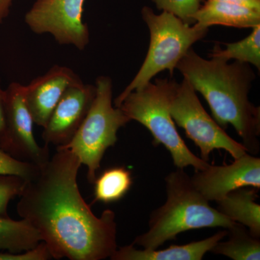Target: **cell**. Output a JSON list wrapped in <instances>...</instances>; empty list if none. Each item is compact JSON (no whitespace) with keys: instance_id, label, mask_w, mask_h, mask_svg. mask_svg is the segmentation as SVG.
Here are the masks:
<instances>
[{"instance_id":"cell-1","label":"cell","mask_w":260,"mask_h":260,"mask_svg":"<svg viewBox=\"0 0 260 260\" xmlns=\"http://www.w3.org/2000/svg\"><path fill=\"white\" fill-rule=\"evenodd\" d=\"M81 165L70 149L56 148L19 196L17 213L37 230L54 259L102 260L117 249L115 213L94 215L78 187Z\"/></svg>"},{"instance_id":"cell-2","label":"cell","mask_w":260,"mask_h":260,"mask_svg":"<svg viewBox=\"0 0 260 260\" xmlns=\"http://www.w3.org/2000/svg\"><path fill=\"white\" fill-rule=\"evenodd\" d=\"M228 61L203 59L190 48L177 69L205 98L214 120L223 129L232 124L247 153L255 155L259 151L260 108L248 97L255 75L247 63Z\"/></svg>"},{"instance_id":"cell-3","label":"cell","mask_w":260,"mask_h":260,"mask_svg":"<svg viewBox=\"0 0 260 260\" xmlns=\"http://www.w3.org/2000/svg\"><path fill=\"white\" fill-rule=\"evenodd\" d=\"M165 181L167 202L152 212L148 232L135 238L133 245L153 250L182 232L205 228L229 229L236 223L210 206L184 169L171 172Z\"/></svg>"},{"instance_id":"cell-4","label":"cell","mask_w":260,"mask_h":260,"mask_svg":"<svg viewBox=\"0 0 260 260\" xmlns=\"http://www.w3.org/2000/svg\"><path fill=\"white\" fill-rule=\"evenodd\" d=\"M177 82L158 79L149 82L126 95L119 108L130 120L143 124L151 133L153 144L169 150L177 169L188 167L203 170L209 164L195 155L178 133L170 113L173 91Z\"/></svg>"},{"instance_id":"cell-5","label":"cell","mask_w":260,"mask_h":260,"mask_svg":"<svg viewBox=\"0 0 260 260\" xmlns=\"http://www.w3.org/2000/svg\"><path fill=\"white\" fill-rule=\"evenodd\" d=\"M142 18L150 30L148 54L134 79L116 98V107L121 105L126 95L144 86L158 73L168 70L173 75L178 63L191 46L208 31V28L197 23L189 25L169 12L162 11L156 15L149 7L142 10Z\"/></svg>"},{"instance_id":"cell-6","label":"cell","mask_w":260,"mask_h":260,"mask_svg":"<svg viewBox=\"0 0 260 260\" xmlns=\"http://www.w3.org/2000/svg\"><path fill=\"white\" fill-rule=\"evenodd\" d=\"M96 95L76 134L68 144L58 148L70 149L88 169L89 183H93L107 149L117 142V133L130 119L119 107L112 104V81L99 76L95 82Z\"/></svg>"},{"instance_id":"cell-7","label":"cell","mask_w":260,"mask_h":260,"mask_svg":"<svg viewBox=\"0 0 260 260\" xmlns=\"http://www.w3.org/2000/svg\"><path fill=\"white\" fill-rule=\"evenodd\" d=\"M170 113L174 123L184 129L186 137L200 149L205 161H208L214 150H225L234 159L247 153L242 143L231 138L207 113L196 91L185 79L175 84Z\"/></svg>"},{"instance_id":"cell-8","label":"cell","mask_w":260,"mask_h":260,"mask_svg":"<svg viewBox=\"0 0 260 260\" xmlns=\"http://www.w3.org/2000/svg\"><path fill=\"white\" fill-rule=\"evenodd\" d=\"M85 0H37L25 16L32 32L50 34L61 45L83 50L90 42L88 25L83 21Z\"/></svg>"},{"instance_id":"cell-9","label":"cell","mask_w":260,"mask_h":260,"mask_svg":"<svg viewBox=\"0 0 260 260\" xmlns=\"http://www.w3.org/2000/svg\"><path fill=\"white\" fill-rule=\"evenodd\" d=\"M25 90V85L15 82L5 90L6 136L2 150L17 160L40 167L50 158L49 145L40 146L34 138Z\"/></svg>"},{"instance_id":"cell-10","label":"cell","mask_w":260,"mask_h":260,"mask_svg":"<svg viewBox=\"0 0 260 260\" xmlns=\"http://www.w3.org/2000/svg\"><path fill=\"white\" fill-rule=\"evenodd\" d=\"M191 182L208 201L218 202L242 187L260 188V158L246 153L228 165L208 166L195 171Z\"/></svg>"},{"instance_id":"cell-11","label":"cell","mask_w":260,"mask_h":260,"mask_svg":"<svg viewBox=\"0 0 260 260\" xmlns=\"http://www.w3.org/2000/svg\"><path fill=\"white\" fill-rule=\"evenodd\" d=\"M95 95V85L83 81L70 85L44 127L42 138L45 145L58 148L68 144L86 117Z\"/></svg>"},{"instance_id":"cell-12","label":"cell","mask_w":260,"mask_h":260,"mask_svg":"<svg viewBox=\"0 0 260 260\" xmlns=\"http://www.w3.org/2000/svg\"><path fill=\"white\" fill-rule=\"evenodd\" d=\"M80 81L73 70L54 65L45 75L25 85V102L34 122L44 128L65 90Z\"/></svg>"},{"instance_id":"cell-13","label":"cell","mask_w":260,"mask_h":260,"mask_svg":"<svg viewBox=\"0 0 260 260\" xmlns=\"http://www.w3.org/2000/svg\"><path fill=\"white\" fill-rule=\"evenodd\" d=\"M228 231H220L203 240L184 245H172L165 249H137L133 244L114 251L112 260H201L217 243L227 237Z\"/></svg>"},{"instance_id":"cell-14","label":"cell","mask_w":260,"mask_h":260,"mask_svg":"<svg viewBox=\"0 0 260 260\" xmlns=\"http://www.w3.org/2000/svg\"><path fill=\"white\" fill-rule=\"evenodd\" d=\"M192 19L194 23L205 28L217 25L254 28L260 25V10L220 0H207Z\"/></svg>"},{"instance_id":"cell-15","label":"cell","mask_w":260,"mask_h":260,"mask_svg":"<svg viewBox=\"0 0 260 260\" xmlns=\"http://www.w3.org/2000/svg\"><path fill=\"white\" fill-rule=\"evenodd\" d=\"M257 189L240 188L219 201L217 210L233 221L247 228L253 237H260V205L256 203Z\"/></svg>"},{"instance_id":"cell-16","label":"cell","mask_w":260,"mask_h":260,"mask_svg":"<svg viewBox=\"0 0 260 260\" xmlns=\"http://www.w3.org/2000/svg\"><path fill=\"white\" fill-rule=\"evenodd\" d=\"M229 239L217 243L210 252L234 260H259V239L253 237L246 227L237 223L227 229Z\"/></svg>"},{"instance_id":"cell-17","label":"cell","mask_w":260,"mask_h":260,"mask_svg":"<svg viewBox=\"0 0 260 260\" xmlns=\"http://www.w3.org/2000/svg\"><path fill=\"white\" fill-rule=\"evenodd\" d=\"M41 242L40 234L26 220L0 217V251L21 252L35 247Z\"/></svg>"},{"instance_id":"cell-18","label":"cell","mask_w":260,"mask_h":260,"mask_svg":"<svg viewBox=\"0 0 260 260\" xmlns=\"http://www.w3.org/2000/svg\"><path fill=\"white\" fill-rule=\"evenodd\" d=\"M132 173L124 167L106 169L95 178L93 203H114L122 199L133 185Z\"/></svg>"},{"instance_id":"cell-19","label":"cell","mask_w":260,"mask_h":260,"mask_svg":"<svg viewBox=\"0 0 260 260\" xmlns=\"http://www.w3.org/2000/svg\"><path fill=\"white\" fill-rule=\"evenodd\" d=\"M252 28V32L240 42L223 44L225 49H222L218 44H215L209 57L220 58L226 61L235 59L240 62L254 65L259 70L260 25Z\"/></svg>"},{"instance_id":"cell-20","label":"cell","mask_w":260,"mask_h":260,"mask_svg":"<svg viewBox=\"0 0 260 260\" xmlns=\"http://www.w3.org/2000/svg\"><path fill=\"white\" fill-rule=\"evenodd\" d=\"M157 9L167 11L189 25L194 24L192 16L204 3L205 0H152Z\"/></svg>"},{"instance_id":"cell-21","label":"cell","mask_w":260,"mask_h":260,"mask_svg":"<svg viewBox=\"0 0 260 260\" xmlns=\"http://www.w3.org/2000/svg\"><path fill=\"white\" fill-rule=\"evenodd\" d=\"M25 179L13 174H0V217H9L8 205L12 200L20 196Z\"/></svg>"},{"instance_id":"cell-22","label":"cell","mask_w":260,"mask_h":260,"mask_svg":"<svg viewBox=\"0 0 260 260\" xmlns=\"http://www.w3.org/2000/svg\"><path fill=\"white\" fill-rule=\"evenodd\" d=\"M39 166L21 161L0 150V174H13L28 179L37 172Z\"/></svg>"},{"instance_id":"cell-23","label":"cell","mask_w":260,"mask_h":260,"mask_svg":"<svg viewBox=\"0 0 260 260\" xmlns=\"http://www.w3.org/2000/svg\"><path fill=\"white\" fill-rule=\"evenodd\" d=\"M49 248L44 242L29 250L13 253L0 251V260H48L52 259Z\"/></svg>"},{"instance_id":"cell-24","label":"cell","mask_w":260,"mask_h":260,"mask_svg":"<svg viewBox=\"0 0 260 260\" xmlns=\"http://www.w3.org/2000/svg\"><path fill=\"white\" fill-rule=\"evenodd\" d=\"M6 136V113H5V93L2 88L0 78V150L4 145Z\"/></svg>"},{"instance_id":"cell-25","label":"cell","mask_w":260,"mask_h":260,"mask_svg":"<svg viewBox=\"0 0 260 260\" xmlns=\"http://www.w3.org/2000/svg\"><path fill=\"white\" fill-rule=\"evenodd\" d=\"M220 1L227 2V3H234V4L260 10V0H220Z\"/></svg>"},{"instance_id":"cell-26","label":"cell","mask_w":260,"mask_h":260,"mask_svg":"<svg viewBox=\"0 0 260 260\" xmlns=\"http://www.w3.org/2000/svg\"><path fill=\"white\" fill-rule=\"evenodd\" d=\"M13 0H0V25L10 13V7Z\"/></svg>"}]
</instances>
